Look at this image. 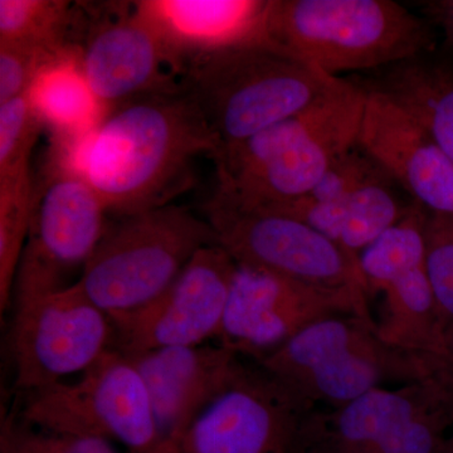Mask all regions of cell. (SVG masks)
<instances>
[{
    "instance_id": "1",
    "label": "cell",
    "mask_w": 453,
    "mask_h": 453,
    "mask_svg": "<svg viewBox=\"0 0 453 453\" xmlns=\"http://www.w3.org/2000/svg\"><path fill=\"white\" fill-rule=\"evenodd\" d=\"M220 144L186 89L120 104L58 162L97 193L119 217L170 204L192 180L199 155L211 159Z\"/></svg>"
},
{
    "instance_id": "2",
    "label": "cell",
    "mask_w": 453,
    "mask_h": 453,
    "mask_svg": "<svg viewBox=\"0 0 453 453\" xmlns=\"http://www.w3.org/2000/svg\"><path fill=\"white\" fill-rule=\"evenodd\" d=\"M365 92L348 77L305 111L226 146L214 157L217 188L210 202L255 211L308 195L357 146Z\"/></svg>"
},
{
    "instance_id": "3",
    "label": "cell",
    "mask_w": 453,
    "mask_h": 453,
    "mask_svg": "<svg viewBox=\"0 0 453 453\" xmlns=\"http://www.w3.org/2000/svg\"><path fill=\"white\" fill-rule=\"evenodd\" d=\"M265 43L334 79L434 50L423 18L392 0H268Z\"/></svg>"
},
{
    "instance_id": "4",
    "label": "cell",
    "mask_w": 453,
    "mask_h": 453,
    "mask_svg": "<svg viewBox=\"0 0 453 453\" xmlns=\"http://www.w3.org/2000/svg\"><path fill=\"white\" fill-rule=\"evenodd\" d=\"M339 80L261 42L192 62L183 88L222 149L305 111Z\"/></svg>"
},
{
    "instance_id": "5",
    "label": "cell",
    "mask_w": 453,
    "mask_h": 453,
    "mask_svg": "<svg viewBox=\"0 0 453 453\" xmlns=\"http://www.w3.org/2000/svg\"><path fill=\"white\" fill-rule=\"evenodd\" d=\"M312 410H334L386 383L422 380L419 356L387 344L354 314L327 316L256 360Z\"/></svg>"
},
{
    "instance_id": "6",
    "label": "cell",
    "mask_w": 453,
    "mask_h": 453,
    "mask_svg": "<svg viewBox=\"0 0 453 453\" xmlns=\"http://www.w3.org/2000/svg\"><path fill=\"white\" fill-rule=\"evenodd\" d=\"M219 244L207 219L170 203L107 226L76 285L107 315L148 305L203 247Z\"/></svg>"
},
{
    "instance_id": "7",
    "label": "cell",
    "mask_w": 453,
    "mask_h": 453,
    "mask_svg": "<svg viewBox=\"0 0 453 453\" xmlns=\"http://www.w3.org/2000/svg\"><path fill=\"white\" fill-rule=\"evenodd\" d=\"M16 412L35 427L116 441L130 453H178L164 445L138 369L115 349L76 380L25 393Z\"/></svg>"
},
{
    "instance_id": "8",
    "label": "cell",
    "mask_w": 453,
    "mask_h": 453,
    "mask_svg": "<svg viewBox=\"0 0 453 453\" xmlns=\"http://www.w3.org/2000/svg\"><path fill=\"white\" fill-rule=\"evenodd\" d=\"M453 426L425 380L372 389L334 410H314L303 453H443Z\"/></svg>"
},
{
    "instance_id": "9",
    "label": "cell",
    "mask_w": 453,
    "mask_h": 453,
    "mask_svg": "<svg viewBox=\"0 0 453 453\" xmlns=\"http://www.w3.org/2000/svg\"><path fill=\"white\" fill-rule=\"evenodd\" d=\"M12 310L8 348L23 395L82 374L113 349L111 319L76 283Z\"/></svg>"
},
{
    "instance_id": "10",
    "label": "cell",
    "mask_w": 453,
    "mask_h": 453,
    "mask_svg": "<svg viewBox=\"0 0 453 453\" xmlns=\"http://www.w3.org/2000/svg\"><path fill=\"white\" fill-rule=\"evenodd\" d=\"M428 213L413 201L404 216L359 255L369 299L381 297L378 335L416 356L436 351L447 330L426 268Z\"/></svg>"
},
{
    "instance_id": "11",
    "label": "cell",
    "mask_w": 453,
    "mask_h": 453,
    "mask_svg": "<svg viewBox=\"0 0 453 453\" xmlns=\"http://www.w3.org/2000/svg\"><path fill=\"white\" fill-rule=\"evenodd\" d=\"M204 211L219 246L237 264L371 300L359 258L305 223L273 211L234 210L210 201Z\"/></svg>"
},
{
    "instance_id": "12",
    "label": "cell",
    "mask_w": 453,
    "mask_h": 453,
    "mask_svg": "<svg viewBox=\"0 0 453 453\" xmlns=\"http://www.w3.org/2000/svg\"><path fill=\"white\" fill-rule=\"evenodd\" d=\"M354 314L374 325L368 301L273 271L237 264L219 344L253 362L327 316ZM377 327V326H375Z\"/></svg>"
},
{
    "instance_id": "13",
    "label": "cell",
    "mask_w": 453,
    "mask_h": 453,
    "mask_svg": "<svg viewBox=\"0 0 453 453\" xmlns=\"http://www.w3.org/2000/svg\"><path fill=\"white\" fill-rule=\"evenodd\" d=\"M107 211L88 181L57 163L35 198L31 231L14 282L12 308L68 288L65 279L86 266L106 231Z\"/></svg>"
},
{
    "instance_id": "14",
    "label": "cell",
    "mask_w": 453,
    "mask_h": 453,
    "mask_svg": "<svg viewBox=\"0 0 453 453\" xmlns=\"http://www.w3.org/2000/svg\"><path fill=\"white\" fill-rule=\"evenodd\" d=\"M235 270L237 262L222 246L203 247L159 297L134 311L110 316L113 349L133 356L219 339Z\"/></svg>"
},
{
    "instance_id": "15",
    "label": "cell",
    "mask_w": 453,
    "mask_h": 453,
    "mask_svg": "<svg viewBox=\"0 0 453 453\" xmlns=\"http://www.w3.org/2000/svg\"><path fill=\"white\" fill-rule=\"evenodd\" d=\"M312 408L256 365L198 417L180 453H303V428Z\"/></svg>"
},
{
    "instance_id": "16",
    "label": "cell",
    "mask_w": 453,
    "mask_h": 453,
    "mask_svg": "<svg viewBox=\"0 0 453 453\" xmlns=\"http://www.w3.org/2000/svg\"><path fill=\"white\" fill-rule=\"evenodd\" d=\"M81 61L89 88L105 107L183 88L175 76L186 71L135 4L91 26Z\"/></svg>"
},
{
    "instance_id": "17",
    "label": "cell",
    "mask_w": 453,
    "mask_h": 453,
    "mask_svg": "<svg viewBox=\"0 0 453 453\" xmlns=\"http://www.w3.org/2000/svg\"><path fill=\"white\" fill-rule=\"evenodd\" d=\"M127 357L144 380L164 445L178 453L196 417L244 366L238 354L220 344L155 349Z\"/></svg>"
},
{
    "instance_id": "18",
    "label": "cell",
    "mask_w": 453,
    "mask_h": 453,
    "mask_svg": "<svg viewBox=\"0 0 453 453\" xmlns=\"http://www.w3.org/2000/svg\"><path fill=\"white\" fill-rule=\"evenodd\" d=\"M365 92L357 146L429 213L453 214L449 157L403 110L380 94Z\"/></svg>"
},
{
    "instance_id": "19",
    "label": "cell",
    "mask_w": 453,
    "mask_h": 453,
    "mask_svg": "<svg viewBox=\"0 0 453 453\" xmlns=\"http://www.w3.org/2000/svg\"><path fill=\"white\" fill-rule=\"evenodd\" d=\"M134 4L184 71L203 57L265 42L268 0H144Z\"/></svg>"
},
{
    "instance_id": "20",
    "label": "cell",
    "mask_w": 453,
    "mask_h": 453,
    "mask_svg": "<svg viewBox=\"0 0 453 453\" xmlns=\"http://www.w3.org/2000/svg\"><path fill=\"white\" fill-rule=\"evenodd\" d=\"M348 79L403 110L453 163L452 65L426 52Z\"/></svg>"
},
{
    "instance_id": "21",
    "label": "cell",
    "mask_w": 453,
    "mask_h": 453,
    "mask_svg": "<svg viewBox=\"0 0 453 453\" xmlns=\"http://www.w3.org/2000/svg\"><path fill=\"white\" fill-rule=\"evenodd\" d=\"M33 109L49 127L61 150H70L91 135L106 116L82 70L81 49L44 65L28 92Z\"/></svg>"
},
{
    "instance_id": "22",
    "label": "cell",
    "mask_w": 453,
    "mask_h": 453,
    "mask_svg": "<svg viewBox=\"0 0 453 453\" xmlns=\"http://www.w3.org/2000/svg\"><path fill=\"white\" fill-rule=\"evenodd\" d=\"M372 165L374 160L357 146L334 164L308 195L261 211L300 220L342 247L347 228L349 199Z\"/></svg>"
},
{
    "instance_id": "23",
    "label": "cell",
    "mask_w": 453,
    "mask_h": 453,
    "mask_svg": "<svg viewBox=\"0 0 453 453\" xmlns=\"http://www.w3.org/2000/svg\"><path fill=\"white\" fill-rule=\"evenodd\" d=\"M73 23L70 3L62 0H0V43L64 52L79 49L67 41Z\"/></svg>"
},
{
    "instance_id": "24",
    "label": "cell",
    "mask_w": 453,
    "mask_h": 453,
    "mask_svg": "<svg viewBox=\"0 0 453 453\" xmlns=\"http://www.w3.org/2000/svg\"><path fill=\"white\" fill-rule=\"evenodd\" d=\"M35 208L29 170L0 178V309H12L14 282L27 241Z\"/></svg>"
},
{
    "instance_id": "25",
    "label": "cell",
    "mask_w": 453,
    "mask_h": 453,
    "mask_svg": "<svg viewBox=\"0 0 453 453\" xmlns=\"http://www.w3.org/2000/svg\"><path fill=\"white\" fill-rule=\"evenodd\" d=\"M0 453H119L104 438L49 431L29 425L16 410L3 418Z\"/></svg>"
},
{
    "instance_id": "26",
    "label": "cell",
    "mask_w": 453,
    "mask_h": 453,
    "mask_svg": "<svg viewBox=\"0 0 453 453\" xmlns=\"http://www.w3.org/2000/svg\"><path fill=\"white\" fill-rule=\"evenodd\" d=\"M43 124L28 95L0 104V178L29 170V157Z\"/></svg>"
},
{
    "instance_id": "27",
    "label": "cell",
    "mask_w": 453,
    "mask_h": 453,
    "mask_svg": "<svg viewBox=\"0 0 453 453\" xmlns=\"http://www.w3.org/2000/svg\"><path fill=\"white\" fill-rule=\"evenodd\" d=\"M426 268L438 311L447 327L453 325V214L428 213Z\"/></svg>"
},
{
    "instance_id": "28",
    "label": "cell",
    "mask_w": 453,
    "mask_h": 453,
    "mask_svg": "<svg viewBox=\"0 0 453 453\" xmlns=\"http://www.w3.org/2000/svg\"><path fill=\"white\" fill-rule=\"evenodd\" d=\"M73 50L53 52L23 44L0 43V104L26 95L44 65Z\"/></svg>"
},
{
    "instance_id": "29",
    "label": "cell",
    "mask_w": 453,
    "mask_h": 453,
    "mask_svg": "<svg viewBox=\"0 0 453 453\" xmlns=\"http://www.w3.org/2000/svg\"><path fill=\"white\" fill-rule=\"evenodd\" d=\"M423 378L436 392L453 422V325L447 327L442 344L434 353L419 356Z\"/></svg>"
},
{
    "instance_id": "30",
    "label": "cell",
    "mask_w": 453,
    "mask_h": 453,
    "mask_svg": "<svg viewBox=\"0 0 453 453\" xmlns=\"http://www.w3.org/2000/svg\"><path fill=\"white\" fill-rule=\"evenodd\" d=\"M423 13L442 28L449 47L453 50V0H438L422 4Z\"/></svg>"
},
{
    "instance_id": "31",
    "label": "cell",
    "mask_w": 453,
    "mask_h": 453,
    "mask_svg": "<svg viewBox=\"0 0 453 453\" xmlns=\"http://www.w3.org/2000/svg\"><path fill=\"white\" fill-rule=\"evenodd\" d=\"M443 453H453V432L451 434H449V440H447Z\"/></svg>"
}]
</instances>
